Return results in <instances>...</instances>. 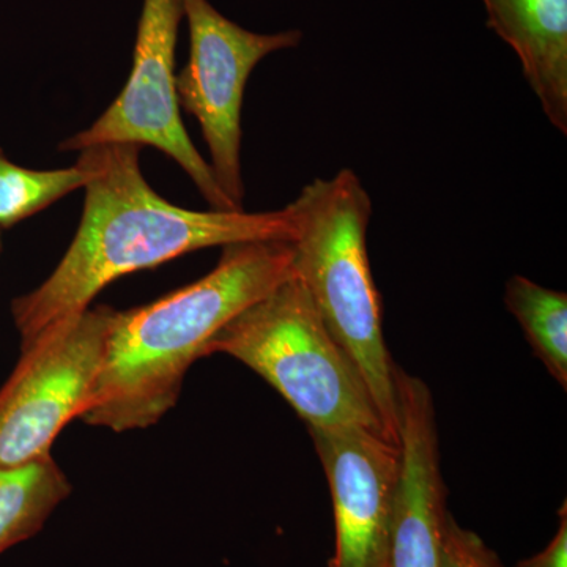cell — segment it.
I'll list each match as a JSON object with an SVG mask.
<instances>
[{
	"mask_svg": "<svg viewBox=\"0 0 567 567\" xmlns=\"http://www.w3.org/2000/svg\"><path fill=\"white\" fill-rule=\"evenodd\" d=\"M487 28L509 44L548 122L567 134V0H483Z\"/></svg>",
	"mask_w": 567,
	"mask_h": 567,
	"instance_id": "cell-10",
	"label": "cell"
},
{
	"mask_svg": "<svg viewBox=\"0 0 567 567\" xmlns=\"http://www.w3.org/2000/svg\"><path fill=\"white\" fill-rule=\"evenodd\" d=\"M287 207L297 226L293 274L363 377L385 435L399 443L395 364L383 338L382 301L365 246L371 196L352 169H342L306 185Z\"/></svg>",
	"mask_w": 567,
	"mask_h": 567,
	"instance_id": "cell-3",
	"label": "cell"
},
{
	"mask_svg": "<svg viewBox=\"0 0 567 567\" xmlns=\"http://www.w3.org/2000/svg\"><path fill=\"white\" fill-rule=\"evenodd\" d=\"M505 303L550 375L567 388V295L516 275L506 282Z\"/></svg>",
	"mask_w": 567,
	"mask_h": 567,
	"instance_id": "cell-12",
	"label": "cell"
},
{
	"mask_svg": "<svg viewBox=\"0 0 567 567\" xmlns=\"http://www.w3.org/2000/svg\"><path fill=\"white\" fill-rule=\"evenodd\" d=\"M93 175L87 151L66 169L33 171L18 166L0 148V230L31 218L66 194L84 188Z\"/></svg>",
	"mask_w": 567,
	"mask_h": 567,
	"instance_id": "cell-13",
	"label": "cell"
},
{
	"mask_svg": "<svg viewBox=\"0 0 567 567\" xmlns=\"http://www.w3.org/2000/svg\"><path fill=\"white\" fill-rule=\"evenodd\" d=\"M213 353L262 377L309 429L357 425L386 436L363 377L295 275L213 336L204 357Z\"/></svg>",
	"mask_w": 567,
	"mask_h": 567,
	"instance_id": "cell-4",
	"label": "cell"
},
{
	"mask_svg": "<svg viewBox=\"0 0 567 567\" xmlns=\"http://www.w3.org/2000/svg\"><path fill=\"white\" fill-rule=\"evenodd\" d=\"M182 9L189 28V59L175 76L178 104L199 122L216 182L244 208L240 151L246 82L262 59L297 48L303 33L246 31L208 0H182Z\"/></svg>",
	"mask_w": 567,
	"mask_h": 567,
	"instance_id": "cell-7",
	"label": "cell"
},
{
	"mask_svg": "<svg viewBox=\"0 0 567 567\" xmlns=\"http://www.w3.org/2000/svg\"><path fill=\"white\" fill-rule=\"evenodd\" d=\"M401 477L391 536L390 567H440L450 516L440 472L439 434L431 390L401 368L394 372Z\"/></svg>",
	"mask_w": 567,
	"mask_h": 567,
	"instance_id": "cell-9",
	"label": "cell"
},
{
	"mask_svg": "<svg viewBox=\"0 0 567 567\" xmlns=\"http://www.w3.org/2000/svg\"><path fill=\"white\" fill-rule=\"evenodd\" d=\"M333 498L330 567H390L401 447L357 425L309 429Z\"/></svg>",
	"mask_w": 567,
	"mask_h": 567,
	"instance_id": "cell-8",
	"label": "cell"
},
{
	"mask_svg": "<svg viewBox=\"0 0 567 567\" xmlns=\"http://www.w3.org/2000/svg\"><path fill=\"white\" fill-rule=\"evenodd\" d=\"M115 312L110 306L85 309L21 349L20 363L0 388V466L51 456L65 425L84 415Z\"/></svg>",
	"mask_w": 567,
	"mask_h": 567,
	"instance_id": "cell-5",
	"label": "cell"
},
{
	"mask_svg": "<svg viewBox=\"0 0 567 567\" xmlns=\"http://www.w3.org/2000/svg\"><path fill=\"white\" fill-rule=\"evenodd\" d=\"M183 20L182 0H144L128 81L84 132L59 144L81 152L111 144L151 145L189 175L213 210L241 212L216 182L210 163L194 147L181 117L175 91V44Z\"/></svg>",
	"mask_w": 567,
	"mask_h": 567,
	"instance_id": "cell-6",
	"label": "cell"
},
{
	"mask_svg": "<svg viewBox=\"0 0 567 567\" xmlns=\"http://www.w3.org/2000/svg\"><path fill=\"white\" fill-rule=\"evenodd\" d=\"M440 567H505L498 555L476 533L465 529L447 516L443 529Z\"/></svg>",
	"mask_w": 567,
	"mask_h": 567,
	"instance_id": "cell-14",
	"label": "cell"
},
{
	"mask_svg": "<svg viewBox=\"0 0 567 567\" xmlns=\"http://www.w3.org/2000/svg\"><path fill=\"white\" fill-rule=\"evenodd\" d=\"M0 252H2V230H0Z\"/></svg>",
	"mask_w": 567,
	"mask_h": 567,
	"instance_id": "cell-16",
	"label": "cell"
},
{
	"mask_svg": "<svg viewBox=\"0 0 567 567\" xmlns=\"http://www.w3.org/2000/svg\"><path fill=\"white\" fill-rule=\"evenodd\" d=\"M93 175L78 233L50 278L11 303L21 349L55 323L91 308L115 279L185 256L249 241H290L297 226L278 212H194L163 199L145 181L140 145L84 148ZM82 152V151H81Z\"/></svg>",
	"mask_w": 567,
	"mask_h": 567,
	"instance_id": "cell-1",
	"label": "cell"
},
{
	"mask_svg": "<svg viewBox=\"0 0 567 567\" xmlns=\"http://www.w3.org/2000/svg\"><path fill=\"white\" fill-rule=\"evenodd\" d=\"M516 567H567V507L559 509L557 535L535 557L524 559Z\"/></svg>",
	"mask_w": 567,
	"mask_h": 567,
	"instance_id": "cell-15",
	"label": "cell"
},
{
	"mask_svg": "<svg viewBox=\"0 0 567 567\" xmlns=\"http://www.w3.org/2000/svg\"><path fill=\"white\" fill-rule=\"evenodd\" d=\"M293 275L290 241L224 246L218 265L199 281L115 312L81 420L114 432L158 423L177 404L186 372L213 336Z\"/></svg>",
	"mask_w": 567,
	"mask_h": 567,
	"instance_id": "cell-2",
	"label": "cell"
},
{
	"mask_svg": "<svg viewBox=\"0 0 567 567\" xmlns=\"http://www.w3.org/2000/svg\"><path fill=\"white\" fill-rule=\"evenodd\" d=\"M70 492L51 456L0 466V554L35 536Z\"/></svg>",
	"mask_w": 567,
	"mask_h": 567,
	"instance_id": "cell-11",
	"label": "cell"
}]
</instances>
